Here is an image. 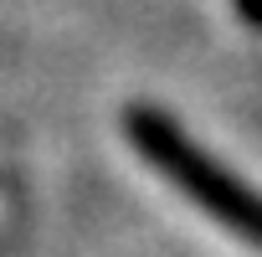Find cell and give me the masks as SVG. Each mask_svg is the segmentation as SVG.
<instances>
[{
    "label": "cell",
    "mask_w": 262,
    "mask_h": 257,
    "mask_svg": "<svg viewBox=\"0 0 262 257\" xmlns=\"http://www.w3.org/2000/svg\"><path fill=\"white\" fill-rule=\"evenodd\" d=\"M236 16L247 26H262V0H236Z\"/></svg>",
    "instance_id": "7a4b0ae2"
},
{
    "label": "cell",
    "mask_w": 262,
    "mask_h": 257,
    "mask_svg": "<svg viewBox=\"0 0 262 257\" xmlns=\"http://www.w3.org/2000/svg\"><path fill=\"white\" fill-rule=\"evenodd\" d=\"M123 134H128V144H134L185 201H195L231 237L262 247V190L247 185V180H236L216 155H206L165 108L134 103V108L123 113Z\"/></svg>",
    "instance_id": "6da1fadb"
}]
</instances>
